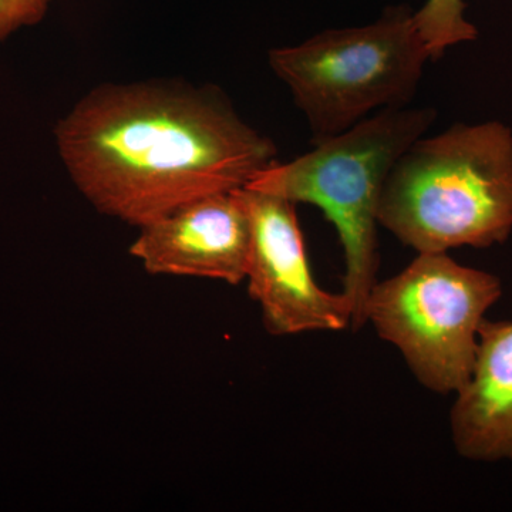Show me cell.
I'll use <instances>...</instances> for the list:
<instances>
[{
	"instance_id": "cell-1",
	"label": "cell",
	"mask_w": 512,
	"mask_h": 512,
	"mask_svg": "<svg viewBox=\"0 0 512 512\" xmlns=\"http://www.w3.org/2000/svg\"><path fill=\"white\" fill-rule=\"evenodd\" d=\"M57 154L107 217L143 227L185 202L247 187L278 148L214 86L104 83L57 120Z\"/></svg>"
},
{
	"instance_id": "cell-2",
	"label": "cell",
	"mask_w": 512,
	"mask_h": 512,
	"mask_svg": "<svg viewBox=\"0 0 512 512\" xmlns=\"http://www.w3.org/2000/svg\"><path fill=\"white\" fill-rule=\"evenodd\" d=\"M377 221L419 254L503 244L512 232V130L456 124L396 161Z\"/></svg>"
},
{
	"instance_id": "cell-3",
	"label": "cell",
	"mask_w": 512,
	"mask_h": 512,
	"mask_svg": "<svg viewBox=\"0 0 512 512\" xmlns=\"http://www.w3.org/2000/svg\"><path fill=\"white\" fill-rule=\"evenodd\" d=\"M436 119L433 107L377 111L289 163L276 161L247 185L295 205H315L335 225L345 254L343 293L352 305L353 329L366 325L367 299L377 284V210L384 184L396 161Z\"/></svg>"
},
{
	"instance_id": "cell-4",
	"label": "cell",
	"mask_w": 512,
	"mask_h": 512,
	"mask_svg": "<svg viewBox=\"0 0 512 512\" xmlns=\"http://www.w3.org/2000/svg\"><path fill=\"white\" fill-rule=\"evenodd\" d=\"M413 13L396 6L370 25L329 29L299 45L269 50V66L308 121L312 144L376 110L412 103L430 62Z\"/></svg>"
},
{
	"instance_id": "cell-5",
	"label": "cell",
	"mask_w": 512,
	"mask_h": 512,
	"mask_svg": "<svg viewBox=\"0 0 512 512\" xmlns=\"http://www.w3.org/2000/svg\"><path fill=\"white\" fill-rule=\"evenodd\" d=\"M501 293L497 276L426 252L373 286L366 323L400 350L424 387L457 394L473 373L485 312Z\"/></svg>"
},
{
	"instance_id": "cell-6",
	"label": "cell",
	"mask_w": 512,
	"mask_h": 512,
	"mask_svg": "<svg viewBox=\"0 0 512 512\" xmlns=\"http://www.w3.org/2000/svg\"><path fill=\"white\" fill-rule=\"evenodd\" d=\"M251 224L248 291L272 336L352 326L345 293L323 291L313 278L295 204L244 187L238 190Z\"/></svg>"
},
{
	"instance_id": "cell-7",
	"label": "cell",
	"mask_w": 512,
	"mask_h": 512,
	"mask_svg": "<svg viewBox=\"0 0 512 512\" xmlns=\"http://www.w3.org/2000/svg\"><path fill=\"white\" fill-rule=\"evenodd\" d=\"M238 190L195 198L143 225L130 255L151 275L241 284L247 275L251 224Z\"/></svg>"
},
{
	"instance_id": "cell-8",
	"label": "cell",
	"mask_w": 512,
	"mask_h": 512,
	"mask_svg": "<svg viewBox=\"0 0 512 512\" xmlns=\"http://www.w3.org/2000/svg\"><path fill=\"white\" fill-rule=\"evenodd\" d=\"M458 454L474 461H512V322L484 319L473 373L451 410Z\"/></svg>"
},
{
	"instance_id": "cell-9",
	"label": "cell",
	"mask_w": 512,
	"mask_h": 512,
	"mask_svg": "<svg viewBox=\"0 0 512 512\" xmlns=\"http://www.w3.org/2000/svg\"><path fill=\"white\" fill-rule=\"evenodd\" d=\"M464 0H427L413 13L417 32L429 50L431 62L441 59L447 49L476 40L478 32L464 18Z\"/></svg>"
},
{
	"instance_id": "cell-10",
	"label": "cell",
	"mask_w": 512,
	"mask_h": 512,
	"mask_svg": "<svg viewBox=\"0 0 512 512\" xmlns=\"http://www.w3.org/2000/svg\"><path fill=\"white\" fill-rule=\"evenodd\" d=\"M53 0H0V45L46 18Z\"/></svg>"
}]
</instances>
